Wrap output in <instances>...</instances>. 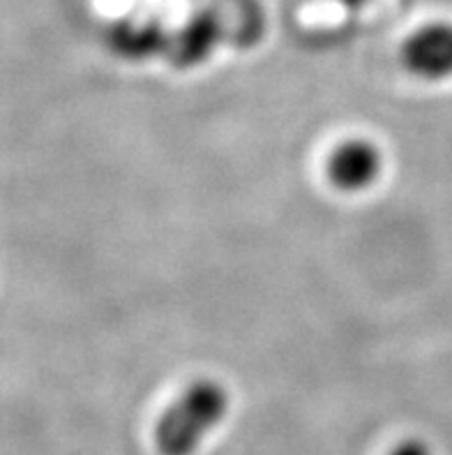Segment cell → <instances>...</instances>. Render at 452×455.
Here are the masks:
<instances>
[{
  "mask_svg": "<svg viewBox=\"0 0 452 455\" xmlns=\"http://www.w3.org/2000/svg\"><path fill=\"white\" fill-rule=\"evenodd\" d=\"M229 410V395L215 381H196L180 393L160 416L155 446L162 455H192L201 439L218 426Z\"/></svg>",
  "mask_w": 452,
  "mask_h": 455,
  "instance_id": "cell-1",
  "label": "cell"
},
{
  "mask_svg": "<svg viewBox=\"0 0 452 455\" xmlns=\"http://www.w3.org/2000/svg\"><path fill=\"white\" fill-rule=\"evenodd\" d=\"M401 58L413 75L424 79L452 76V23H432L413 33Z\"/></svg>",
  "mask_w": 452,
  "mask_h": 455,
  "instance_id": "cell-2",
  "label": "cell"
},
{
  "mask_svg": "<svg viewBox=\"0 0 452 455\" xmlns=\"http://www.w3.org/2000/svg\"><path fill=\"white\" fill-rule=\"evenodd\" d=\"M344 5L346 7H351V10H355V7H361V5H365L367 0H342Z\"/></svg>",
  "mask_w": 452,
  "mask_h": 455,
  "instance_id": "cell-5",
  "label": "cell"
},
{
  "mask_svg": "<svg viewBox=\"0 0 452 455\" xmlns=\"http://www.w3.org/2000/svg\"><path fill=\"white\" fill-rule=\"evenodd\" d=\"M393 455H432V453H430V446L424 444V442H420V439H408V442L397 446V449L393 451Z\"/></svg>",
  "mask_w": 452,
  "mask_h": 455,
  "instance_id": "cell-4",
  "label": "cell"
},
{
  "mask_svg": "<svg viewBox=\"0 0 452 455\" xmlns=\"http://www.w3.org/2000/svg\"><path fill=\"white\" fill-rule=\"evenodd\" d=\"M381 172V153L374 144L353 139L344 141L328 160V176L339 190H362Z\"/></svg>",
  "mask_w": 452,
  "mask_h": 455,
  "instance_id": "cell-3",
  "label": "cell"
}]
</instances>
